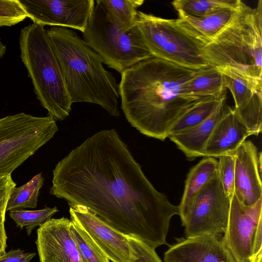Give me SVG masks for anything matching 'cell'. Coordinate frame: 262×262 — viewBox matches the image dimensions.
Masks as SVG:
<instances>
[{
	"label": "cell",
	"mask_w": 262,
	"mask_h": 262,
	"mask_svg": "<svg viewBox=\"0 0 262 262\" xmlns=\"http://www.w3.org/2000/svg\"><path fill=\"white\" fill-rule=\"evenodd\" d=\"M50 193L85 207L121 233L156 249L178 206L158 191L114 129L101 130L60 160Z\"/></svg>",
	"instance_id": "cell-1"
},
{
	"label": "cell",
	"mask_w": 262,
	"mask_h": 262,
	"mask_svg": "<svg viewBox=\"0 0 262 262\" xmlns=\"http://www.w3.org/2000/svg\"><path fill=\"white\" fill-rule=\"evenodd\" d=\"M206 68L188 69L152 56L125 70L118 92L127 121L141 134L164 141L180 117L211 98L191 96L186 90Z\"/></svg>",
	"instance_id": "cell-2"
},
{
	"label": "cell",
	"mask_w": 262,
	"mask_h": 262,
	"mask_svg": "<svg viewBox=\"0 0 262 262\" xmlns=\"http://www.w3.org/2000/svg\"><path fill=\"white\" fill-rule=\"evenodd\" d=\"M47 32L72 103L98 104L118 117V85L100 56L73 30L53 27Z\"/></svg>",
	"instance_id": "cell-3"
},
{
	"label": "cell",
	"mask_w": 262,
	"mask_h": 262,
	"mask_svg": "<svg viewBox=\"0 0 262 262\" xmlns=\"http://www.w3.org/2000/svg\"><path fill=\"white\" fill-rule=\"evenodd\" d=\"M202 46L209 66L262 84V1L254 9L242 2L230 22Z\"/></svg>",
	"instance_id": "cell-4"
},
{
	"label": "cell",
	"mask_w": 262,
	"mask_h": 262,
	"mask_svg": "<svg viewBox=\"0 0 262 262\" xmlns=\"http://www.w3.org/2000/svg\"><path fill=\"white\" fill-rule=\"evenodd\" d=\"M19 44L20 57L37 98L48 111V116L64 120L69 115L72 102L47 30L33 23L24 27Z\"/></svg>",
	"instance_id": "cell-5"
},
{
	"label": "cell",
	"mask_w": 262,
	"mask_h": 262,
	"mask_svg": "<svg viewBox=\"0 0 262 262\" xmlns=\"http://www.w3.org/2000/svg\"><path fill=\"white\" fill-rule=\"evenodd\" d=\"M82 33L84 42L103 63L121 74L138 62L152 57L136 26L127 31L112 22L97 2Z\"/></svg>",
	"instance_id": "cell-6"
},
{
	"label": "cell",
	"mask_w": 262,
	"mask_h": 262,
	"mask_svg": "<svg viewBox=\"0 0 262 262\" xmlns=\"http://www.w3.org/2000/svg\"><path fill=\"white\" fill-rule=\"evenodd\" d=\"M136 26L152 56L190 69L209 66L202 45L184 30L177 19L138 11Z\"/></svg>",
	"instance_id": "cell-7"
},
{
	"label": "cell",
	"mask_w": 262,
	"mask_h": 262,
	"mask_svg": "<svg viewBox=\"0 0 262 262\" xmlns=\"http://www.w3.org/2000/svg\"><path fill=\"white\" fill-rule=\"evenodd\" d=\"M58 128L51 116L20 113L0 119V175L11 174L55 135Z\"/></svg>",
	"instance_id": "cell-8"
},
{
	"label": "cell",
	"mask_w": 262,
	"mask_h": 262,
	"mask_svg": "<svg viewBox=\"0 0 262 262\" xmlns=\"http://www.w3.org/2000/svg\"><path fill=\"white\" fill-rule=\"evenodd\" d=\"M231 200L224 190L217 170L187 208L179 214L186 237L224 234Z\"/></svg>",
	"instance_id": "cell-9"
},
{
	"label": "cell",
	"mask_w": 262,
	"mask_h": 262,
	"mask_svg": "<svg viewBox=\"0 0 262 262\" xmlns=\"http://www.w3.org/2000/svg\"><path fill=\"white\" fill-rule=\"evenodd\" d=\"M33 23L82 33L95 6L94 0H18Z\"/></svg>",
	"instance_id": "cell-10"
},
{
	"label": "cell",
	"mask_w": 262,
	"mask_h": 262,
	"mask_svg": "<svg viewBox=\"0 0 262 262\" xmlns=\"http://www.w3.org/2000/svg\"><path fill=\"white\" fill-rule=\"evenodd\" d=\"M262 222V198L253 205L243 204L234 194L222 239L235 262H250L254 237Z\"/></svg>",
	"instance_id": "cell-11"
},
{
	"label": "cell",
	"mask_w": 262,
	"mask_h": 262,
	"mask_svg": "<svg viewBox=\"0 0 262 262\" xmlns=\"http://www.w3.org/2000/svg\"><path fill=\"white\" fill-rule=\"evenodd\" d=\"M71 221L81 227L113 262H130L128 237L84 207H70Z\"/></svg>",
	"instance_id": "cell-12"
},
{
	"label": "cell",
	"mask_w": 262,
	"mask_h": 262,
	"mask_svg": "<svg viewBox=\"0 0 262 262\" xmlns=\"http://www.w3.org/2000/svg\"><path fill=\"white\" fill-rule=\"evenodd\" d=\"M219 70L233 96L236 115L252 135L257 136L262 128V84L229 70Z\"/></svg>",
	"instance_id": "cell-13"
},
{
	"label": "cell",
	"mask_w": 262,
	"mask_h": 262,
	"mask_svg": "<svg viewBox=\"0 0 262 262\" xmlns=\"http://www.w3.org/2000/svg\"><path fill=\"white\" fill-rule=\"evenodd\" d=\"M71 221L51 219L37 230L35 241L39 262H82L73 238Z\"/></svg>",
	"instance_id": "cell-14"
},
{
	"label": "cell",
	"mask_w": 262,
	"mask_h": 262,
	"mask_svg": "<svg viewBox=\"0 0 262 262\" xmlns=\"http://www.w3.org/2000/svg\"><path fill=\"white\" fill-rule=\"evenodd\" d=\"M235 156L234 192L244 205L250 206L262 198L261 152L251 141H245Z\"/></svg>",
	"instance_id": "cell-15"
},
{
	"label": "cell",
	"mask_w": 262,
	"mask_h": 262,
	"mask_svg": "<svg viewBox=\"0 0 262 262\" xmlns=\"http://www.w3.org/2000/svg\"><path fill=\"white\" fill-rule=\"evenodd\" d=\"M176 240L164 253V262H235L220 236L203 234Z\"/></svg>",
	"instance_id": "cell-16"
},
{
	"label": "cell",
	"mask_w": 262,
	"mask_h": 262,
	"mask_svg": "<svg viewBox=\"0 0 262 262\" xmlns=\"http://www.w3.org/2000/svg\"><path fill=\"white\" fill-rule=\"evenodd\" d=\"M251 135L233 108L227 106L212 132L201 157L218 158L223 155H234L241 145Z\"/></svg>",
	"instance_id": "cell-17"
},
{
	"label": "cell",
	"mask_w": 262,
	"mask_h": 262,
	"mask_svg": "<svg viewBox=\"0 0 262 262\" xmlns=\"http://www.w3.org/2000/svg\"><path fill=\"white\" fill-rule=\"evenodd\" d=\"M221 104L208 118L191 127L171 134L168 138L189 160L201 157L202 151L225 107Z\"/></svg>",
	"instance_id": "cell-18"
},
{
	"label": "cell",
	"mask_w": 262,
	"mask_h": 262,
	"mask_svg": "<svg viewBox=\"0 0 262 262\" xmlns=\"http://www.w3.org/2000/svg\"><path fill=\"white\" fill-rule=\"evenodd\" d=\"M238 6L235 9L221 10L200 18L178 17L177 21L184 30L202 45L225 27L234 15Z\"/></svg>",
	"instance_id": "cell-19"
},
{
	"label": "cell",
	"mask_w": 262,
	"mask_h": 262,
	"mask_svg": "<svg viewBox=\"0 0 262 262\" xmlns=\"http://www.w3.org/2000/svg\"><path fill=\"white\" fill-rule=\"evenodd\" d=\"M188 172L183 195L178 205L179 214L185 210L194 197L217 170L215 158L204 157Z\"/></svg>",
	"instance_id": "cell-20"
},
{
	"label": "cell",
	"mask_w": 262,
	"mask_h": 262,
	"mask_svg": "<svg viewBox=\"0 0 262 262\" xmlns=\"http://www.w3.org/2000/svg\"><path fill=\"white\" fill-rule=\"evenodd\" d=\"M186 90L191 96L219 98L226 95L227 89L222 72L209 66L187 82Z\"/></svg>",
	"instance_id": "cell-21"
},
{
	"label": "cell",
	"mask_w": 262,
	"mask_h": 262,
	"mask_svg": "<svg viewBox=\"0 0 262 262\" xmlns=\"http://www.w3.org/2000/svg\"><path fill=\"white\" fill-rule=\"evenodd\" d=\"M109 19L123 30L127 31L136 24L137 9L143 0H97Z\"/></svg>",
	"instance_id": "cell-22"
},
{
	"label": "cell",
	"mask_w": 262,
	"mask_h": 262,
	"mask_svg": "<svg viewBox=\"0 0 262 262\" xmlns=\"http://www.w3.org/2000/svg\"><path fill=\"white\" fill-rule=\"evenodd\" d=\"M240 0H177L171 4L179 17L200 18L225 9H235Z\"/></svg>",
	"instance_id": "cell-23"
},
{
	"label": "cell",
	"mask_w": 262,
	"mask_h": 262,
	"mask_svg": "<svg viewBox=\"0 0 262 262\" xmlns=\"http://www.w3.org/2000/svg\"><path fill=\"white\" fill-rule=\"evenodd\" d=\"M225 99L226 95L219 98L211 97L195 104L177 120L172 126L169 135L203 122L221 104L225 103Z\"/></svg>",
	"instance_id": "cell-24"
},
{
	"label": "cell",
	"mask_w": 262,
	"mask_h": 262,
	"mask_svg": "<svg viewBox=\"0 0 262 262\" xmlns=\"http://www.w3.org/2000/svg\"><path fill=\"white\" fill-rule=\"evenodd\" d=\"M43 182L44 179L41 173H39L24 185L18 187H15L11 192L6 211L35 208Z\"/></svg>",
	"instance_id": "cell-25"
},
{
	"label": "cell",
	"mask_w": 262,
	"mask_h": 262,
	"mask_svg": "<svg viewBox=\"0 0 262 262\" xmlns=\"http://www.w3.org/2000/svg\"><path fill=\"white\" fill-rule=\"evenodd\" d=\"M70 231L82 262H110L106 255L87 233L72 221Z\"/></svg>",
	"instance_id": "cell-26"
},
{
	"label": "cell",
	"mask_w": 262,
	"mask_h": 262,
	"mask_svg": "<svg viewBox=\"0 0 262 262\" xmlns=\"http://www.w3.org/2000/svg\"><path fill=\"white\" fill-rule=\"evenodd\" d=\"M58 211L56 207H46L35 210H12L9 211V215L17 227L21 229L25 227L28 235H30L35 228L50 220Z\"/></svg>",
	"instance_id": "cell-27"
},
{
	"label": "cell",
	"mask_w": 262,
	"mask_h": 262,
	"mask_svg": "<svg viewBox=\"0 0 262 262\" xmlns=\"http://www.w3.org/2000/svg\"><path fill=\"white\" fill-rule=\"evenodd\" d=\"M218 158L219 178L225 193L231 199L234 192L235 156L227 155Z\"/></svg>",
	"instance_id": "cell-28"
},
{
	"label": "cell",
	"mask_w": 262,
	"mask_h": 262,
	"mask_svg": "<svg viewBox=\"0 0 262 262\" xmlns=\"http://www.w3.org/2000/svg\"><path fill=\"white\" fill-rule=\"evenodd\" d=\"M27 17L18 0H0V27L15 25Z\"/></svg>",
	"instance_id": "cell-29"
},
{
	"label": "cell",
	"mask_w": 262,
	"mask_h": 262,
	"mask_svg": "<svg viewBox=\"0 0 262 262\" xmlns=\"http://www.w3.org/2000/svg\"><path fill=\"white\" fill-rule=\"evenodd\" d=\"M128 237L130 262H163L154 249L139 239Z\"/></svg>",
	"instance_id": "cell-30"
},
{
	"label": "cell",
	"mask_w": 262,
	"mask_h": 262,
	"mask_svg": "<svg viewBox=\"0 0 262 262\" xmlns=\"http://www.w3.org/2000/svg\"><path fill=\"white\" fill-rule=\"evenodd\" d=\"M16 185L11 174L0 175V225L5 224L8 202L11 192Z\"/></svg>",
	"instance_id": "cell-31"
},
{
	"label": "cell",
	"mask_w": 262,
	"mask_h": 262,
	"mask_svg": "<svg viewBox=\"0 0 262 262\" xmlns=\"http://www.w3.org/2000/svg\"><path fill=\"white\" fill-rule=\"evenodd\" d=\"M35 253L25 252L20 249L11 250L0 256V262H30Z\"/></svg>",
	"instance_id": "cell-32"
},
{
	"label": "cell",
	"mask_w": 262,
	"mask_h": 262,
	"mask_svg": "<svg viewBox=\"0 0 262 262\" xmlns=\"http://www.w3.org/2000/svg\"><path fill=\"white\" fill-rule=\"evenodd\" d=\"M262 222L256 229L254 237L252 255L250 262H261L262 258Z\"/></svg>",
	"instance_id": "cell-33"
},
{
	"label": "cell",
	"mask_w": 262,
	"mask_h": 262,
	"mask_svg": "<svg viewBox=\"0 0 262 262\" xmlns=\"http://www.w3.org/2000/svg\"><path fill=\"white\" fill-rule=\"evenodd\" d=\"M8 237L5 228V224L0 225V256L4 254L7 247Z\"/></svg>",
	"instance_id": "cell-34"
}]
</instances>
